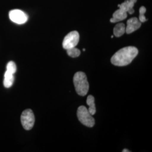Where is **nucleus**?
Listing matches in <instances>:
<instances>
[{
	"label": "nucleus",
	"mask_w": 152,
	"mask_h": 152,
	"mask_svg": "<svg viewBox=\"0 0 152 152\" xmlns=\"http://www.w3.org/2000/svg\"><path fill=\"white\" fill-rule=\"evenodd\" d=\"M138 50L134 46H127L120 49L111 58V63L115 66H126L130 64L138 54Z\"/></svg>",
	"instance_id": "1"
},
{
	"label": "nucleus",
	"mask_w": 152,
	"mask_h": 152,
	"mask_svg": "<svg viewBox=\"0 0 152 152\" xmlns=\"http://www.w3.org/2000/svg\"><path fill=\"white\" fill-rule=\"evenodd\" d=\"M73 83L76 92L79 95L84 96L87 95L89 89V84L85 73L78 72L75 73L73 77Z\"/></svg>",
	"instance_id": "2"
},
{
	"label": "nucleus",
	"mask_w": 152,
	"mask_h": 152,
	"mask_svg": "<svg viewBox=\"0 0 152 152\" xmlns=\"http://www.w3.org/2000/svg\"><path fill=\"white\" fill-rule=\"evenodd\" d=\"M77 114L78 120L83 125L88 127H92L95 125L94 118L85 106H80L78 108Z\"/></svg>",
	"instance_id": "3"
},
{
	"label": "nucleus",
	"mask_w": 152,
	"mask_h": 152,
	"mask_svg": "<svg viewBox=\"0 0 152 152\" xmlns=\"http://www.w3.org/2000/svg\"><path fill=\"white\" fill-rule=\"evenodd\" d=\"M20 120L22 126L25 130H31L35 122V117L32 110L30 109H27L24 110L22 112Z\"/></svg>",
	"instance_id": "4"
},
{
	"label": "nucleus",
	"mask_w": 152,
	"mask_h": 152,
	"mask_svg": "<svg viewBox=\"0 0 152 152\" xmlns=\"http://www.w3.org/2000/svg\"><path fill=\"white\" fill-rule=\"evenodd\" d=\"M80 34L77 31H72L65 36L63 42V47L65 50L76 47L78 44Z\"/></svg>",
	"instance_id": "5"
},
{
	"label": "nucleus",
	"mask_w": 152,
	"mask_h": 152,
	"mask_svg": "<svg viewBox=\"0 0 152 152\" xmlns=\"http://www.w3.org/2000/svg\"><path fill=\"white\" fill-rule=\"evenodd\" d=\"M9 15L11 21L18 24H24L28 20L27 14L19 9L12 10L9 12Z\"/></svg>",
	"instance_id": "6"
},
{
	"label": "nucleus",
	"mask_w": 152,
	"mask_h": 152,
	"mask_svg": "<svg viewBox=\"0 0 152 152\" xmlns=\"http://www.w3.org/2000/svg\"><path fill=\"white\" fill-rule=\"evenodd\" d=\"M141 23L138 18L134 17L129 19L127 22V27H126V32L130 34L141 27Z\"/></svg>",
	"instance_id": "7"
},
{
	"label": "nucleus",
	"mask_w": 152,
	"mask_h": 152,
	"mask_svg": "<svg viewBox=\"0 0 152 152\" xmlns=\"http://www.w3.org/2000/svg\"><path fill=\"white\" fill-rule=\"evenodd\" d=\"M137 2V0H126L124 2L118 5V7L122 10L132 14L134 12V6Z\"/></svg>",
	"instance_id": "8"
},
{
	"label": "nucleus",
	"mask_w": 152,
	"mask_h": 152,
	"mask_svg": "<svg viewBox=\"0 0 152 152\" xmlns=\"http://www.w3.org/2000/svg\"><path fill=\"white\" fill-rule=\"evenodd\" d=\"M127 17V14L126 12L122 10V9H119L114 12L113 14V17L110 19V22L111 23H116L120 22Z\"/></svg>",
	"instance_id": "9"
},
{
	"label": "nucleus",
	"mask_w": 152,
	"mask_h": 152,
	"mask_svg": "<svg viewBox=\"0 0 152 152\" xmlns=\"http://www.w3.org/2000/svg\"><path fill=\"white\" fill-rule=\"evenodd\" d=\"M14 81V74L9 71H6L4 75V85L6 88H9L13 85Z\"/></svg>",
	"instance_id": "10"
},
{
	"label": "nucleus",
	"mask_w": 152,
	"mask_h": 152,
	"mask_svg": "<svg viewBox=\"0 0 152 152\" xmlns=\"http://www.w3.org/2000/svg\"><path fill=\"white\" fill-rule=\"evenodd\" d=\"M86 103L88 105V110L91 115H94L96 113V107L95 104V98L92 95H88L86 100Z\"/></svg>",
	"instance_id": "11"
},
{
	"label": "nucleus",
	"mask_w": 152,
	"mask_h": 152,
	"mask_svg": "<svg viewBox=\"0 0 152 152\" xmlns=\"http://www.w3.org/2000/svg\"><path fill=\"white\" fill-rule=\"evenodd\" d=\"M126 32V27L124 23L117 24L113 29L114 35L117 37H120Z\"/></svg>",
	"instance_id": "12"
},
{
	"label": "nucleus",
	"mask_w": 152,
	"mask_h": 152,
	"mask_svg": "<svg viewBox=\"0 0 152 152\" xmlns=\"http://www.w3.org/2000/svg\"><path fill=\"white\" fill-rule=\"evenodd\" d=\"M66 52L68 55L72 58H77L81 54L80 50L76 47L71 48V49H67Z\"/></svg>",
	"instance_id": "13"
},
{
	"label": "nucleus",
	"mask_w": 152,
	"mask_h": 152,
	"mask_svg": "<svg viewBox=\"0 0 152 152\" xmlns=\"http://www.w3.org/2000/svg\"><path fill=\"white\" fill-rule=\"evenodd\" d=\"M147 11L146 8L144 6H141L139 9V20L141 23H144L147 20V18L144 15V14Z\"/></svg>",
	"instance_id": "14"
},
{
	"label": "nucleus",
	"mask_w": 152,
	"mask_h": 152,
	"mask_svg": "<svg viewBox=\"0 0 152 152\" xmlns=\"http://www.w3.org/2000/svg\"><path fill=\"white\" fill-rule=\"evenodd\" d=\"M6 71L14 74L16 71V65L15 63L12 61H9L6 66Z\"/></svg>",
	"instance_id": "15"
},
{
	"label": "nucleus",
	"mask_w": 152,
	"mask_h": 152,
	"mask_svg": "<svg viewBox=\"0 0 152 152\" xmlns=\"http://www.w3.org/2000/svg\"><path fill=\"white\" fill-rule=\"evenodd\" d=\"M122 152H129L130 151H129V150H127V149H124L123 151H122Z\"/></svg>",
	"instance_id": "16"
},
{
	"label": "nucleus",
	"mask_w": 152,
	"mask_h": 152,
	"mask_svg": "<svg viewBox=\"0 0 152 152\" xmlns=\"http://www.w3.org/2000/svg\"><path fill=\"white\" fill-rule=\"evenodd\" d=\"M111 38H113V36H111Z\"/></svg>",
	"instance_id": "17"
},
{
	"label": "nucleus",
	"mask_w": 152,
	"mask_h": 152,
	"mask_svg": "<svg viewBox=\"0 0 152 152\" xmlns=\"http://www.w3.org/2000/svg\"><path fill=\"white\" fill-rule=\"evenodd\" d=\"M83 51H85V49H83Z\"/></svg>",
	"instance_id": "18"
}]
</instances>
